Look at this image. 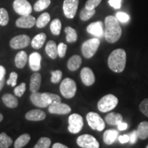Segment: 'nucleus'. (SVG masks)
Masks as SVG:
<instances>
[{
  "instance_id": "obj_1",
  "label": "nucleus",
  "mask_w": 148,
  "mask_h": 148,
  "mask_svg": "<svg viewBox=\"0 0 148 148\" xmlns=\"http://www.w3.org/2000/svg\"><path fill=\"white\" fill-rule=\"evenodd\" d=\"M104 36L109 43H114L121 38L122 29L119 21L115 16H107L104 21Z\"/></svg>"
},
{
  "instance_id": "obj_2",
  "label": "nucleus",
  "mask_w": 148,
  "mask_h": 148,
  "mask_svg": "<svg viewBox=\"0 0 148 148\" xmlns=\"http://www.w3.org/2000/svg\"><path fill=\"white\" fill-rule=\"evenodd\" d=\"M126 63V53L124 49H116L112 51L108 58V65L114 73H121Z\"/></svg>"
},
{
  "instance_id": "obj_3",
  "label": "nucleus",
  "mask_w": 148,
  "mask_h": 148,
  "mask_svg": "<svg viewBox=\"0 0 148 148\" xmlns=\"http://www.w3.org/2000/svg\"><path fill=\"white\" fill-rule=\"evenodd\" d=\"M118 98L112 94H108L99 99L97 103V108L101 112H107L113 110L117 106Z\"/></svg>"
},
{
  "instance_id": "obj_4",
  "label": "nucleus",
  "mask_w": 148,
  "mask_h": 148,
  "mask_svg": "<svg viewBox=\"0 0 148 148\" xmlns=\"http://www.w3.org/2000/svg\"><path fill=\"white\" fill-rule=\"evenodd\" d=\"M60 91L66 99H71L75 96L77 91L76 83L69 77L64 79L60 86Z\"/></svg>"
},
{
  "instance_id": "obj_5",
  "label": "nucleus",
  "mask_w": 148,
  "mask_h": 148,
  "mask_svg": "<svg viewBox=\"0 0 148 148\" xmlns=\"http://www.w3.org/2000/svg\"><path fill=\"white\" fill-rule=\"evenodd\" d=\"M100 45L99 38H90L83 42L82 45V53L84 58H90L95 54Z\"/></svg>"
},
{
  "instance_id": "obj_6",
  "label": "nucleus",
  "mask_w": 148,
  "mask_h": 148,
  "mask_svg": "<svg viewBox=\"0 0 148 148\" xmlns=\"http://www.w3.org/2000/svg\"><path fill=\"white\" fill-rule=\"evenodd\" d=\"M86 121L92 130L99 132L102 131L105 128V122L99 114L93 112H89L86 114Z\"/></svg>"
},
{
  "instance_id": "obj_7",
  "label": "nucleus",
  "mask_w": 148,
  "mask_h": 148,
  "mask_svg": "<svg viewBox=\"0 0 148 148\" xmlns=\"http://www.w3.org/2000/svg\"><path fill=\"white\" fill-rule=\"evenodd\" d=\"M68 122H69L68 130L72 134L79 133L84 126V120L82 116L77 113L71 114L69 117Z\"/></svg>"
},
{
  "instance_id": "obj_8",
  "label": "nucleus",
  "mask_w": 148,
  "mask_h": 148,
  "mask_svg": "<svg viewBox=\"0 0 148 148\" xmlns=\"http://www.w3.org/2000/svg\"><path fill=\"white\" fill-rule=\"evenodd\" d=\"M76 143L79 147L82 148H99V142L90 134H82L78 136Z\"/></svg>"
},
{
  "instance_id": "obj_9",
  "label": "nucleus",
  "mask_w": 148,
  "mask_h": 148,
  "mask_svg": "<svg viewBox=\"0 0 148 148\" xmlns=\"http://www.w3.org/2000/svg\"><path fill=\"white\" fill-rule=\"evenodd\" d=\"M13 8L16 13L21 16L28 15L32 11V5L27 0H14Z\"/></svg>"
},
{
  "instance_id": "obj_10",
  "label": "nucleus",
  "mask_w": 148,
  "mask_h": 148,
  "mask_svg": "<svg viewBox=\"0 0 148 148\" xmlns=\"http://www.w3.org/2000/svg\"><path fill=\"white\" fill-rule=\"evenodd\" d=\"M79 0H64L63 12L64 15L68 18H73L76 14L78 8Z\"/></svg>"
},
{
  "instance_id": "obj_11",
  "label": "nucleus",
  "mask_w": 148,
  "mask_h": 148,
  "mask_svg": "<svg viewBox=\"0 0 148 148\" xmlns=\"http://www.w3.org/2000/svg\"><path fill=\"white\" fill-rule=\"evenodd\" d=\"M30 42V38L28 36L25 34H21L13 37L10 40V46L14 49H22L27 47Z\"/></svg>"
},
{
  "instance_id": "obj_12",
  "label": "nucleus",
  "mask_w": 148,
  "mask_h": 148,
  "mask_svg": "<svg viewBox=\"0 0 148 148\" xmlns=\"http://www.w3.org/2000/svg\"><path fill=\"white\" fill-rule=\"evenodd\" d=\"M48 111L51 114H66L71 111V108L69 105L66 103L59 102L51 104L49 106Z\"/></svg>"
},
{
  "instance_id": "obj_13",
  "label": "nucleus",
  "mask_w": 148,
  "mask_h": 148,
  "mask_svg": "<svg viewBox=\"0 0 148 148\" xmlns=\"http://www.w3.org/2000/svg\"><path fill=\"white\" fill-rule=\"evenodd\" d=\"M36 18L28 14L18 18L16 21V25L20 28H31L36 25Z\"/></svg>"
},
{
  "instance_id": "obj_14",
  "label": "nucleus",
  "mask_w": 148,
  "mask_h": 148,
  "mask_svg": "<svg viewBox=\"0 0 148 148\" xmlns=\"http://www.w3.org/2000/svg\"><path fill=\"white\" fill-rule=\"evenodd\" d=\"M80 77L85 86H91L95 83V77L93 71L89 67H84L80 72Z\"/></svg>"
},
{
  "instance_id": "obj_15",
  "label": "nucleus",
  "mask_w": 148,
  "mask_h": 148,
  "mask_svg": "<svg viewBox=\"0 0 148 148\" xmlns=\"http://www.w3.org/2000/svg\"><path fill=\"white\" fill-rule=\"evenodd\" d=\"M86 31L89 34L97 37H101L103 34V23L101 21H96L89 24L86 27Z\"/></svg>"
},
{
  "instance_id": "obj_16",
  "label": "nucleus",
  "mask_w": 148,
  "mask_h": 148,
  "mask_svg": "<svg viewBox=\"0 0 148 148\" xmlns=\"http://www.w3.org/2000/svg\"><path fill=\"white\" fill-rule=\"evenodd\" d=\"M41 55L38 52H33L29 57V64L30 69L34 71H39L41 68Z\"/></svg>"
},
{
  "instance_id": "obj_17",
  "label": "nucleus",
  "mask_w": 148,
  "mask_h": 148,
  "mask_svg": "<svg viewBox=\"0 0 148 148\" xmlns=\"http://www.w3.org/2000/svg\"><path fill=\"white\" fill-rule=\"evenodd\" d=\"M46 117V114L44 111L39 109H34L28 111L25 114V119L29 121H38L45 119Z\"/></svg>"
},
{
  "instance_id": "obj_18",
  "label": "nucleus",
  "mask_w": 148,
  "mask_h": 148,
  "mask_svg": "<svg viewBox=\"0 0 148 148\" xmlns=\"http://www.w3.org/2000/svg\"><path fill=\"white\" fill-rule=\"evenodd\" d=\"M42 77L39 73H34L30 77L29 90L32 92H38L41 84Z\"/></svg>"
},
{
  "instance_id": "obj_19",
  "label": "nucleus",
  "mask_w": 148,
  "mask_h": 148,
  "mask_svg": "<svg viewBox=\"0 0 148 148\" xmlns=\"http://www.w3.org/2000/svg\"><path fill=\"white\" fill-rule=\"evenodd\" d=\"M30 100L33 104L40 108H46L48 106L47 103L44 100L42 93L38 91L32 92V95H30Z\"/></svg>"
},
{
  "instance_id": "obj_20",
  "label": "nucleus",
  "mask_w": 148,
  "mask_h": 148,
  "mask_svg": "<svg viewBox=\"0 0 148 148\" xmlns=\"http://www.w3.org/2000/svg\"><path fill=\"white\" fill-rule=\"evenodd\" d=\"M45 51L48 56L53 60L58 56V45L53 40L48 41L45 47Z\"/></svg>"
},
{
  "instance_id": "obj_21",
  "label": "nucleus",
  "mask_w": 148,
  "mask_h": 148,
  "mask_svg": "<svg viewBox=\"0 0 148 148\" xmlns=\"http://www.w3.org/2000/svg\"><path fill=\"white\" fill-rule=\"evenodd\" d=\"M82 64V58L79 55L72 56L67 62V67L71 71L77 70Z\"/></svg>"
},
{
  "instance_id": "obj_22",
  "label": "nucleus",
  "mask_w": 148,
  "mask_h": 148,
  "mask_svg": "<svg viewBox=\"0 0 148 148\" xmlns=\"http://www.w3.org/2000/svg\"><path fill=\"white\" fill-rule=\"evenodd\" d=\"M123 116L121 114L116 112H110L105 117V121L108 125H117L122 122Z\"/></svg>"
},
{
  "instance_id": "obj_23",
  "label": "nucleus",
  "mask_w": 148,
  "mask_h": 148,
  "mask_svg": "<svg viewBox=\"0 0 148 148\" xmlns=\"http://www.w3.org/2000/svg\"><path fill=\"white\" fill-rule=\"evenodd\" d=\"M2 101L8 108H14L18 106V99L15 96L10 93H6L3 95Z\"/></svg>"
},
{
  "instance_id": "obj_24",
  "label": "nucleus",
  "mask_w": 148,
  "mask_h": 148,
  "mask_svg": "<svg viewBox=\"0 0 148 148\" xmlns=\"http://www.w3.org/2000/svg\"><path fill=\"white\" fill-rule=\"evenodd\" d=\"M118 132L114 130H107L103 135V142L106 145H112L117 138Z\"/></svg>"
},
{
  "instance_id": "obj_25",
  "label": "nucleus",
  "mask_w": 148,
  "mask_h": 148,
  "mask_svg": "<svg viewBox=\"0 0 148 148\" xmlns=\"http://www.w3.org/2000/svg\"><path fill=\"white\" fill-rule=\"evenodd\" d=\"M27 55L25 51H21L16 55L14 58L15 65L18 69H23L27 63Z\"/></svg>"
},
{
  "instance_id": "obj_26",
  "label": "nucleus",
  "mask_w": 148,
  "mask_h": 148,
  "mask_svg": "<svg viewBox=\"0 0 148 148\" xmlns=\"http://www.w3.org/2000/svg\"><path fill=\"white\" fill-rule=\"evenodd\" d=\"M46 38V34L45 33H40L35 36L31 41V45L34 49H38L42 47L43 44L45 43Z\"/></svg>"
},
{
  "instance_id": "obj_27",
  "label": "nucleus",
  "mask_w": 148,
  "mask_h": 148,
  "mask_svg": "<svg viewBox=\"0 0 148 148\" xmlns=\"http://www.w3.org/2000/svg\"><path fill=\"white\" fill-rule=\"evenodd\" d=\"M138 137L142 140H145L148 138V122H140L137 127Z\"/></svg>"
},
{
  "instance_id": "obj_28",
  "label": "nucleus",
  "mask_w": 148,
  "mask_h": 148,
  "mask_svg": "<svg viewBox=\"0 0 148 148\" xmlns=\"http://www.w3.org/2000/svg\"><path fill=\"white\" fill-rule=\"evenodd\" d=\"M42 97L48 106L53 103L61 102V98L58 95L51 92H42Z\"/></svg>"
},
{
  "instance_id": "obj_29",
  "label": "nucleus",
  "mask_w": 148,
  "mask_h": 148,
  "mask_svg": "<svg viewBox=\"0 0 148 148\" xmlns=\"http://www.w3.org/2000/svg\"><path fill=\"white\" fill-rule=\"evenodd\" d=\"M31 136L28 134H23L18 136L14 144V148H22L29 143Z\"/></svg>"
},
{
  "instance_id": "obj_30",
  "label": "nucleus",
  "mask_w": 148,
  "mask_h": 148,
  "mask_svg": "<svg viewBox=\"0 0 148 148\" xmlns=\"http://www.w3.org/2000/svg\"><path fill=\"white\" fill-rule=\"evenodd\" d=\"M64 32L66 33V40L68 42L72 43L75 42L77 40V32L75 29L71 27H66L64 29Z\"/></svg>"
},
{
  "instance_id": "obj_31",
  "label": "nucleus",
  "mask_w": 148,
  "mask_h": 148,
  "mask_svg": "<svg viewBox=\"0 0 148 148\" xmlns=\"http://www.w3.org/2000/svg\"><path fill=\"white\" fill-rule=\"evenodd\" d=\"M50 21V15L47 12H44L42 14H40L38 19L36 20V25L38 28H42L45 27Z\"/></svg>"
},
{
  "instance_id": "obj_32",
  "label": "nucleus",
  "mask_w": 148,
  "mask_h": 148,
  "mask_svg": "<svg viewBox=\"0 0 148 148\" xmlns=\"http://www.w3.org/2000/svg\"><path fill=\"white\" fill-rule=\"evenodd\" d=\"M12 144V138L5 132L0 134V148H8Z\"/></svg>"
},
{
  "instance_id": "obj_33",
  "label": "nucleus",
  "mask_w": 148,
  "mask_h": 148,
  "mask_svg": "<svg viewBox=\"0 0 148 148\" xmlns=\"http://www.w3.org/2000/svg\"><path fill=\"white\" fill-rule=\"evenodd\" d=\"M50 0H38L34 5V10L36 12H40L45 10L50 5Z\"/></svg>"
},
{
  "instance_id": "obj_34",
  "label": "nucleus",
  "mask_w": 148,
  "mask_h": 148,
  "mask_svg": "<svg viewBox=\"0 0 148 148\" xmlns=\"http://www.w3.org/2000/svg\"><path fill=\"white\" fill-rule=\"evenodd\" d=\"M61 27H62V24H61L60 19H58V18H56V19L53 20L50 24L51 32L53 35L58 36L60 34Z\"/></svg>"
},
{
  "instance_id": "obj_35",
  "label": "nucleus",
  "mask_w": 148,
  "mask_h": 148,
  "mask_svg": "<svg viewBox=\"0 0 148 148\" xmlns=\"http://www.w3.org/2000/svg\"><path fill=\"white\" fill-rule=\"evenodd\" d=\"M95 14V10H88V9L84 7V8L81 10L80 13H79V17L80 19L83 21H88V19H90L94 14Z\"/></svg>"
},
{
  "instance_id": "obj_36",
  "label": "nucleus",
  "mask_w": 148,
  "mask_h": 148,
  "mask_svg": "<svg viewBox=\"0 0 148 148\" xmlns=\"http://www.w3.org/2000/svg\"><path fill=\"white\" fill-rule=\"evenodd\" d=\"M50 138L47 137H41L39 138L34 148H49L51 145Z\"/></svg>"
},
{
  "instance_id": "obj_37",
  "label": "nucleus",
  "mask_w": 148,
  "mask_h": 148,
  "mask_svg": "<svg viewBox=\"0 0 148 148\" xmlns=\"http://www.w3.org/2000/svg\"><path fill=\"white\" fill-rule=\"evenodd\" d=\"M9 22L8 11L5 8H0V25L5 26Z\"/></svg>"
},
{
  "instance_id": "obj_38",
  "label": "nucleus",
  "mask_w": 148,
  "mask_h": 148,
  "mask_svg": "<svg viewBox=\"0 0 148 148\" xmlns=\"http://www.w3.org/2000/svg\"><path fill=\"white\" fill-rule=\"evenodd\" d=\"M51 82L53 84H57L60 82L62 76V71L60 70H56V71H51Z\"/></svg>"
},
{
  "instance_id": "obj_39",
  "label": "nucleus",
  "mask_w": 148,
  "mask_h": 148,
  "mask_svg": "<svg viewBox=\"0 0 148 148\" xmlns=\"http://www.w3.org/2000/svg\"><path fill=\"white\" fill-rule=\"evenodd\" d=\"M25 90H26V84H25V83L23 82L20 85H18V86H16V87L14 88V92L16 95V96H17L18 97H21L23 96Z\"/></svg>"
},
{
  "instance_id": "obj_40",
  "label": "nucleus",
  "mask_w": 148,
  "mask_h": 148,
  "mask_svg": "<svg viewBox=\"0 0 148 148\" xmlns=\"http://www.w3.org/2000/svg\"><path fill=\"white\" fill-rule=\"evenodd\" d=\"M18 78V75L16 72H11L10 74V77H9V79L6 81V83L8 85H11L12 87H14V86L16 85V81H17Z\"/></svg>"
},
{
  "instance_id": "obj_41",
  "label": "nucleus",
  "mask_w": 148,
  "mask_h": 148,
  "mask_svg": "<svg viewBox=\"0 0 148 148\" xmlns=\"http://www.w3.org/2000/svg\"><path fill=\"white\" fill-rule=\"evenodd\" d=\"M101 0H88L85 4V8L88 10H93L99 5Z\"/></svg>"
},
{
  "instance_id": "obj_42",
  "label": "nucleus",
  "mask_w": 148,
  "mask_h": 148,
  "mask_svg": "<svg viewBox=\"0 0 148 148\" xmlns=\"http://www.w3.org/2000/svg\"><path fill=\"white\" fill-rule=\"evenodd\" d=\"M139 110L144 115L148 117V98L143 99L139 105Z\"/></svg>"
},
{
  "instance_id": "obj_43",
  "label": "nucleus",
  "mask_w": 148,
  "mask_h": 148,
  "mask_svg": "<svg viewBox=\"0 0 148 148\" xmlns=\"http://www.w3.org/2000/svg\"><path fill=\"white\" fill-rule=\"evenodd\" d=\"M66 50H67V46L63 42H60L58 45V53L60 58H63L65 56Z\"/></svg>"
},
{
  "instance_id": "obj_44",
  "label": "nucleus",
  "mask_w": 148,
  "mask_h": 148,
  "mask_svg": "<svg viewBox=\"0 0 148 148\" xmlns=\"http://www.w3.org/2000/svg\"><path fill=\"white\" fill-rule=\"evenodd\" d=\"M115 17L117 18V20L121 23H127L130 20V16L127 14L125 12H119L116 14Z\"/></svg>"
},
{
  "instance_id": "obj_45",
  "label": "nucleus",
  "mask_w": 148,
  "mask_h": 148,
  "mask_svg": "<svg viewBox=\"0 0 148 148\" xmlns=\"http://www.w3.org/2000/svg\"><path fill=\"white\" fill-rule=\"evenodd\" d=\"M122 0H109L108 3L114 9H119L121 6Z\"/></svg>"
},
{
  "instance_id": "obj_46",
  "label": "nucleus",
  "mask_w": 148,
  "mask_h": 148,
  "mask_svg": "<svg viewBox=\"0 0 148 148\" xmlns=\"http://www.w3.org/2000/svg\"><path fill=\"white\" fill-rule=\"evenodd\" d=\"M130 136V143L131 144H135L136 143L138 139V135L136 130H134L132 132H131L129 135Z\"/></svg>"
},
{
  "instance_id": "obj_47",
  "label": "nucleus",
  "mask_w": 148,
  "mask_h": 148,
  "mask_svg": "<svg viewBox=\"0 0 148 148\" xmlns=\"http://www.w3.org/2000/svg\"><path fill=\"white\" fill-rule=\"evenodd\" d=\"M119 141L120 143L123 144V143H126L127 142L130 141V136L129 135L127 134H124V135H121V136H119Z\"/></svg>"
},
{
  "instance_id": "obj_48",
  "label": "nucleus",
  "mask_w": 148,
  "mask_h": 148,
  "mask_svg": "<svg viewBox=\"0 0 148 148\" xmlns=\"http://www.w3.org/2000/svg\"><path fill=\"white\" fill-rule=\"evenodd\" d=\"M117 127L120 131L125 130L127 128V124L126 123H124V122H121L117 125Z\"/></svg>"
},
{
  "instance_id": "obj_49",
  "label": "nucleus",
  "mask_w": 148,
  "mask_h": 148,
  "mask_svg": "<svg viewBox=\"0 0 148 148\" xmlns=\"http://www.w3.org/2000/svg\"><path fill=\"white\" fill-rule=\"evenodd\" d=\"M5 75V69L3 66L0 65V80L1 79L4 78V76Z\"/></svg>"
},
{
  "instance_id": "obj_50",
  "label": "nucleus",
  "mask_w": 148,
  "mask_h": 148,
  "mask_svg": "<svg viewBox=\"0 0 148 148\" xmlns=\"http://www.w3.org/2000/svg\"><path fill=\"white\" fill-rule=\"evenodd\" d=\"M52 148H69L67 146L63 145V144L60 143H56L53 145Z\"/></svg>"
},
{
  "instance_id": "obj_51",
  "label": "nucleus",
  "mask_w": 148,
  "mask_h": 148,
  "mask_svg": "<svg viewBox=\"0 0 148 148\" xmlns=\"http://www.w3.org/2000/svg\"><path fill=\"white\" fill-rule=\"evenodd\" d=\"M4 83H5L4 78L1 79V80H0V91H1V89H2L3 87V86H4Z\"/></svg>"
},
{
  "instance_id": "obj_52",
  "label": "nucleus",
  "mask_w": 148,
  "mask_h": 148,
  "mask_svg": "<svg viewBox=\"0 0 148 148\" xmlns=\"http://www.w3.org/2000/svg\"><path fill=\"white\" fill-rule=\"evenodd\" d=\"M3 119V114H1V113H0V122L2 121Z\"/></svg>"
},
{
  "instance_id": "obj_53",
  "label": "nucleus",
  "mask_w": 148,
  "mask_h": 148,
  "mask_svg": "<svg viewBox=\"0 0 148 148\" xmlns=\"http://www.w3.org/2000/svg\"><path fill=\"white\" fill-rule=\"evenodd\" d=\"M146 148H148V145H147V147H146Z\"/></svg>"
}]
</instances>
